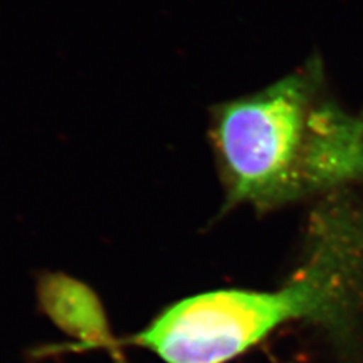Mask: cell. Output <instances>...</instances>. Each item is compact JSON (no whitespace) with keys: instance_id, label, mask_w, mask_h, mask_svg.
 Instances as JSON below:
<instances>
[{"instance_id":"obj_1","label":"cell","mask_w":363,"mask_h":363,"mask_svg":"<svg viewBox=\"0 0 363 363\" xmlns=\"http://www.w3.org/2000/svg\"><path fill=\"white\" fill-rule=\"evenodd\" d=\"M209 141L225 209L268 211L363 182V111L328 93L324 62L211 108Z\"/></svg>"},{"instance_id":"obj_2","label":"cell","mask_w":363,"mask_h":363,"mask_svg":"<svg viewBox=\"0 0 363 363\" xmlns=\"http://www.w3.org/2000/svg\"><path fill=\"white\" fill-rule=\"evenodd\" d=\"M316 225L308 260L285 285L191 295L123 344L164 363H227L289 323L342 320L363 295V217L337 211Z\"/></svg>"}]
</instances>
